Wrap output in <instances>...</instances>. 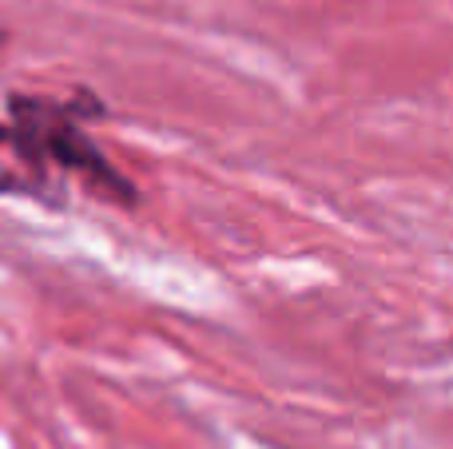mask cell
Listing matches in <instances>:
<instances>
[{"instance_id": "cell-1", "label": "cell", "mask_w": 453, "mask_h": 449, "mask_svg": "<svg viewBox=\"0 0 453 449\" xmlns=\"http://www.w3.org/2000/svg\"><path fill=\"white\" fill-rule=\"evenodd\" d=\"M0 140L12 143L24 156V164H40V167L80 175L96 195H108L116 203H132V183L100 156V148L80 132V124L60 103L20 100L12 124H8V132H0Z\"/></svg>"}]
</instances>
